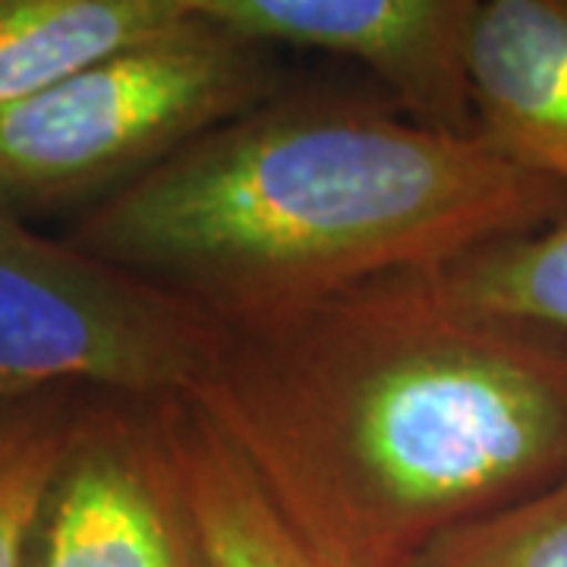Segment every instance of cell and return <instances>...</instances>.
<instances>
[{
  "label": "cell",
  "instance_id": "cell-7",
  "mask_svg": "<svg viewBox=\"0 0 567 567\" xmlns=\"http://www.w3.org/2000/svg\"><path fill=\"white\" fill-rule=\"evenodd\" d=\"M466 80L476 140L567 189V0H476Z\"/></svg>",
  "mask_w": 567,
  "mask_h": 567
},
{
  "label": "cell",
  "instance_id": "cell-11",
  "mask_svg": "<svg viewBox=\"0 0 567 567\" xmlns=\"http://www.w3.org/2000/svg\"><path fill=\"white\" fill-rule=\"evenodd\" d=\"M447 287L470 306L567 331V215L447 262Z\"/></svg>",
  "mask_w": 567,
  "mask_h": 567
},
{
  "label": "cell",
  "instance_id": "cell-6",
  "mask_svg": "<svg viewBox=\"0 0 567 567\" xmlns=\"http://www.w3.org/2000/svg\"><path fill=\"white\" fill-rule=\"evenodd\" d=\"M221 29L265 48H303L369 66L406 121L476 136L466 39L476 0H196Z\"/></svg>",
  "mask_w": 567,
  "mask_h": 567
},
{
  "label": "cell",
  "instance_id": "cell-4",
  "mask_svg": "<svg viewBox=\"0 0 567 567\" xmlns=\"http://www.w3.org/2000/svg\"><path fill=\"white\" fill-rule=\"evenodd\" d=\"M218 338L221 324L193 303L0 205V398L58 385L186 394Z\"/></svg>",
  "mask_w": 567,
  "mask_h": 567
},
{
  "label": "cell",
  "instance_id": "cell-3",
  "mask_svg": "<svg viewBox=\"0 0 567 567\" xmlns=\"http://www.w3.org/2000/svg\"><path fill=\"white\" fill-rule=\"evenodd\" d=\"M275 48L196 17L0 114V205L25 221L95 208L284 92Z\"/></svg>",
  "mask_w": 567,
  "mask_h": 567
},
{
  "label": "cell",
  "instance_id": "cell-8",
  "mask_svg": "<svg viewBox=\"0 0 567 567\" xmlns=\"http://www.w3.org/2000/svg\"><path fill=\"white\" fill-rule=\"evenodd\" d=\"M193 17L196 0H0V114Z\"/></svg>",
  "mask_w": 567,
  "mask_h": 567
},
{
  "label": "cell",
  "instance_id": "cell-1",
  "mask_svg": "<svg viewBox=\"0 0 567 567\" xmlns=\"http://www.w3.org/2000/svg\"><path fill=\"white\" fill-rule=\"evenodd\" d=\"M442 268L221 328L183 394L319 567H413L567 483V331L464 303Z\"/></svg>",
  "mask_w": 567,
  "mask_h": 567
},
{
  "label": "cell",
  "instance_id": "cell-5",
  "mask_svg": "<svg viewBox=\"0 0 567 567\" xmlns=\"http://www.w3.org/2000/svg\"><path fill=\"white\" fill-rule=\"evenodd\" d=\"M25 567H212L158 401L89 394Z\"/></svg>",
  "mask_w": 567,
  "mask_h": 567
},
{
  "label": "cell",
  "instance_id": "cell-2",
  "mask_svg": "<svg viewBox=\"0 0 567 567\" xmlns=\"http://www.w3.org/2000/svg\"><path fill=\"white\" fill-rule=\"evenodd\" d=\"M565 215V186L476 136L284 89L89 208L66 240L240 328Z\"/></svg>",
  "mask_w": 567,
  "mask_h": 567
},
{
  "label": "cell",
  "instance_id": "cell-12",
  "mask_svg": "<svg viewBox=\"0 0 567 567\" xmlns=\"http://www.w3.org/2000/svg\"><path fill=\"white\" fill-rule=\"evenodd\" d=\"M413 567H567V483L439 539Z\"/></svg>",
  "mask_w": 567,
  "mask_h": 567
},
{
  "label": "cell",
  "instance_id": "cell-10",
  "mask_svg": "<svg viewBox=\"0 0 567 567\" xmlns=\"http://www.w3.org/2000/svg\"><path fill=\"white\" fill-rule=\"evenodd\" d=\"M89 394L58 385L0 398V567H25L44 492Z\"/></svg>",
  "mask_w": 567,
  "mask_h": 567
},
{
  "label": "cell",
  "instance_id": "cell-9",
  "mask_svg": "<svg viewBox=\"0 0 567 567\" xmlns=\"http://www.w3.org/2000/svg\"><path fill=\"white\" fill-rule=\"evenodd\" d=\"M164 432L212 567H319L284 527L262 488L189 398H158Z\"/></svg>",
  "mask_w": 567,
  "mask_h": 567
}]
</instances>
